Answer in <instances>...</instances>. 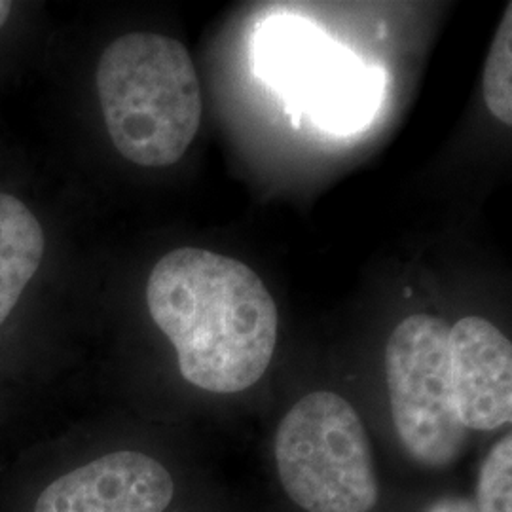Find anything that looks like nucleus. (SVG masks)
<instances>
[{"instance_id": "obj_1", "label": "nucleus", "mask_w": 512, "mask_h": 512, "mask_svg": "<svg viewBox=\"0 0 512 512\" xmlns=\"http://www.w3.org/2000/svg\"><path fill=\"white\" fill-rule=\"evenodd\" d=\"M148 311L177 351L184 380L211 393L255 385L274 357L277 308L243 262L184 247L148 277Z\"/></svg>"}, {"instance_id": "obj_2", "label": "nucleus", "mask_w": 512, "mask_h": 512, "mask_svg": "<svg viewBox=\"0 0 512 512\" xmlns=\"http://www.w3.org/2000/svg\"><path fill=\"white\" fill-rule=\"evenodd\" d=\"M95 84L110 139L131 164H177L202 122V88L175 38L131 33L103 52Z\"/></svg>"}, {"instance_id": "obj_3", "label": "nucleus", "mask_w": 512, "mask_h": 512, "mask_svg": "<svg viewBox=\"0 0 512 512\" xmlns=\"http://www.w3.org/2000/svg\"><path fill=\"white\" fill-rule=\"evenodd\" d=\"M277 475L308 512H368L380 497L370 440L355 408L332 391L294 404L275 435Z\"/></svg>"}, {"instance_id": "obj_4", "label": "nucleus", "mask_w": 512, "mask_h": 512, "mask_svg": "<svg viewBox=\"0 0 512 512\" xmlns=\"http://www.w3.org/2000/svg\"><path fill=\"white\" fill-rule=\"evenodd\" d=\"M450 325L416 313L385 346V378L399 440L423 467L444 469L461 456L469 431L454 406L448 357Z\"/></svg>"}, {"instance_id": "obj_5", "label": "nucleus", "mask_w": 512, "mask_h": 512, "mask_svg": "<svg viewBox=\"0 0 512 512\" xmlns=\"http://www.w3.org/2000/svg\"><path fill=\"white\" fill-rule=\"evenodd\" d=\"M173 492V478L160 461L122 450L54 480L35 512H162Z\"/></svg>"}, {"instance_id": "obj_6", "label": "nucleus", "mask_w": 512, "mask_h": 512, "mask_svg": "<svg viewBox=\"0 0 512 512\" xmlns=\"http://www.w3.org/2000/svg\"><path fill=\"white\" fill-rule=\"evenodd\" d=\"M454 406L467 431H494L512 418V346L482 317H463L448 332Z\"/></svg>"}, {"instance_id": "obj_7", "label": "nucleus", "mask_w": 512, "mask_h": 512, "mask_svg": "<svg viewBox=\"0 0 512 512\" xmlns=\"http://www.w3.org/2000/svg\"><path fill=\"white\" fill-rule=\"evenodd\" d=\"M44 256V232L31 209L0 194V325L37 274Z\"/></svg>"}, {"instance_id": "obj_8", "label": "nucleus", "mask_w": 512, "mask_h": 512, "mask_svg": "<svg viewBox=\"0 0 512 512\" xmlns=\"http://www.w3.org/2000/svg\"><path fill=\"white\" fill-rule=\"evenodd\" d=\"M378 84L370 82V73L366 71H342L330 74L329 80L317 88L315 99V118L321 124H327L334 131H348L366 120L378 101Z\"/></svg>"}, {"instance_id": "obj_9", "label": "nucleus", "mask_w": 512, "mask_h": 512, "mask_svg": "<svg viewBox=\"0 0 512 512\" xmlns=\"http://www.w3.org/2000/svg\"><path fill=\"white\" fill-rule=\"evenodd\" d=\"M482 92L486 107L495 118L505 124H512V10L505 12L497 33H495L490 54L484 67Z\"/></svg>"}, {"instance_id": "obj_10", "label": "nucleus", "mask_w": 512, "mask_h": 512, "mask_svg": "<svg viewBox=\"0 0 512 512\" xmlns=\"http://www.w3.org/2000/svg\"><path fill=\"white\" fill-rule=\"evenodd\" d=\"M512 437L507 435L490 450L478 475V512H512Z\"/></svg>"}, {"instance_id": "obj_11", "label": "nucleus", "mask_w": 512, "mask_h": 512, "mask_svg": "<svg viewBox=\"0 0 512 512\" xmlns=\"http://www.w3.org/2000/svg\"><path fill=\"white\" fill-rule=\"evenodd\" d=\"M281 40L270 42V48L274 50V55L268 57L270 65L275 69H281L283 73L287 69L294 67V61L304 52V46L308 44L306 38L298 37H279Z\"/></svg>"}, {"instance_id": "obj_12", "label": "nucleus", "mask_w": 512, "mask_h": 512, "mask_svg": "<svg viewBox=\"0 0 512 512\" xmlns=\"http://www.w3.org/2000/svg\"><path fill=\"white\" fill-rule=\"evenodd\" d=\"M423 512H478V509L471 499L458 497V495H446L437 499L435 503H431Z\"/></svg>"}, {"instance_id": "obj_13", "label": "nucleus", "mask_w": 512, "mask_h": 512, "mask_svg": "<svg viewBox=\"0 0 512 512\" xmlns=\"http://www.w3.org/2000/svg\"><path fill=\"white\" fill-rule=\"evenodd\" d=\"M10 12H12V2L0 0V27L6 23V19L10 18Z\"/></svg>"}]
</instances>
